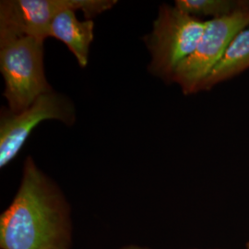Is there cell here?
I'll return each mask as SVG.
<instances>
[{
  "mask_svg": "<svg viewBox=\"0 0 249 249\" xmlns=\"http://www.w3.org/2000/svg\"><path fill=\"white\" fill-rule=\"evenodd\" d=\"M71 210L62 192L31 157L0 217L1 249H71Z\"/></svg>",
  "mask_w": 249,
  "mask_h": 249,
  "instance_id": "cell-1",
  "label": "cell"
},
{
  "mask_svg": "<svg viewBox=\"0 0 249 249\" xmlns=\"http://www.w3.org/2000/svg\"><path fill=\"white\" fill-rule=\"evenodd\" d=\"M0 71L9 109L19 113L52 89L45 78L44 41L19 37L0 41Z\"/></svg>",
  "mask_w": 249,
  "mask_h": 249,
  "instance_id": "cell-2",
  "label": "cell"
},
{
  "mask_svg": "<svg viewBox=\"0 0 249 249\" xmlns=\"http://www.w3.org/2000/svg\"><path fill=\"white\" fill-rule=\"evenodd\" d=\"M205 26L206 20L176 6L161 5L151 33L144 38L151 53V74L170 82L178 66L196 50Z\"/></svg>",
  "mask_w": 249,
  "mask_h": 249,
  "instance_id": "cell-3",
  "label": "cell"
},
{
  "mask_svg": "<svg viewBox=\"0 0 249 249\" xmlns=\"http://www.w3.org/2000/svg\"><path fill=\"white\" fill-rule=\"evenodd\" d=\"M116 3L114 0H4L0 2V41L27 36L45 42L53 18L63 10H80L86 19H91Z\"/></svg>",
  "mask_w": 249,
  "mask_h": 249,
  "instance_id": "cell-4",
  "label": "cell"
},
{
  "mask_svg": "<svg viewBox=\"0 0 249 249\" xmlns=\"http://www.w3.org/2000/svg\"><path fill=\"white\" fill-rule=\"evenodd\" d=\"M249 26V5L221 18L206 20L196 50L178 66L172 80L185 94L198 92L202 82L221 60L231 40Z\"/></svg>",
  "mask_w": 249,
  "mask_h": 249,
  "instance_id": "cell-5",
  "label": "cell"
},
{
  "mask_svg": "<svg viewBox=\"0 0 249 249\" xmlns=\"http://www.w3.org/2000/svg\"><path fill=\"white\" fill-rule=\"evenodd\" d=\"M55 119L71 125L75 122V108L71 101L53 90L36 99L19 113L2 109L0 117V167L14 160L36 125Z\"/></svg>",
  "mask_w": 249,
  "mask_h": 249,
  "instance_id": "cell-6",
  "label": "cell"
},
{
  "mask_svg": "<svg viewBox=\"0 0 249 249\" xmlns=\"http://www.w3.org/2000/svg\"><path fill=\"white\" fill-rule=\"evenodd\" d=\"M92 19L80 20L75 9L61 11L53 18L48 37H53L68 46L81 68L88 65L89 47L94 38Z\"/></svg>",
  "mask_w": 249,
  "mask_h": 249,
  "instance_id": "cell-7",
  "label": "cell"
},
{
  "mask_svg": "<svg viewBox=\"0 0 249 249\" xmlns=\"http://www.w3.org/2000/svg\"><path fill=\"white\" fill-rule=\"evenodd\" d=\"M249 69V26L231 40L221 60L200 85L198 91L211 89Z\"/></svg>",
  "mask_w": 249,
  "mask_h": 249,
  "instance_id": "cell-8",
  "label": "cell"
},
{
  "mask_svg": "<svg viewBox=\"0 0 249 249\" xmlns=\"http://www.w3.org/2000/svg\"><path fill=\"white\" fill-rule=\"evenodd\" d=\"M249 5L244 0H176L175 6L190 16L221 18Z\"/></svg>",
  "mask_w": 249,
  "mask_h": 249,
  "instance_id": "cell-9",
  "label": "cell"
},
{
  "mask_svg": "<svg viewBox=\"0 0 249 249\" xmlns=\"http://www.w3.org/2000/svg\"><path fill=\"white\" fill-rule=\"evenodd\" d=\"M142 249V248H137V247H129V248H124V249Z\"/></svg>",
  "mask_w": 249,
  "mask_h": 249,
  "instance_id": "cell-10",
  "label": "cell"
},
{
  "mask_svg": "<svg viewBox=\"0 0 249 249\" xmlns=\"http://www.w3.org/2000/svg\"><path fill=\"white\" fill-rule=\"evenodd\" d=\"M247 249H249V242L247 244Z\"/></svg>",
  "mask_w": 249,
  "mask_h": 249,
  "instance_id": "cell-11",
  "label": "cell"
}]
</instances>
